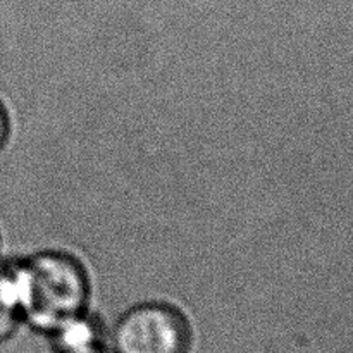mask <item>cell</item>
I'll list each match as a JSON object with an SVG mask.
<instances>
[{
	"mask_svg": "<svg viewBox=\"0 0 353 353\" xmlns=\"http://www.w3.org/2000/svg\"><path fill=\"white\" fill-rule=\"evenodd\" d=\"M14 264L21 317L31 330L48 334L86 310L88 276L72 255L48 250Z\"/></svg>",
	"mask_w": 353,
	"mask_h": 353,
	"instance_id": "6da1fadb",
	"label": "cell"
},
{
	"mask_svg": "<svg viewBox=\"0 0 353 353\" xmlns=\"http://www.w3.org/2000/svg\"><path fill=\"white\" fill-rule=\"evenodd\" d=\"M110 345L114 353H190L192 330L176 307L143 302L116 321Z\"/></svg>",
	"mask_w": 353,
	"mask_h": 353,
	"instance_id": "7a4b0ae2",
	"label": "cell"
},
{
	"mask_svg": "<svg viewBox=\"0 0 353 353\" xmlns=\"http://www.w3.org/2000/svg\"><path fill=\"white\" fill-rule=\"evenodd\" d=\"M47 336L54 353H97L109 345L102 321L86 310L59 324Z\"/></svg>",
	"mask_w": 353,
	"mask_h": 353,
	"instance_id": "3957f363",
	"label": "cell"
},
{
	"mask_svg": "<svg viewBox=\"0 0 353 353\" xmlns=\"http://www.w3.org/2000/svg\"><path fill=\"white\" fill-rule=\"evenodd\" d=\"M21 317L19 292H17L16 264L14 261L0 264V345L14 336Z\"/></svg>",
	"mask_w": 353,
	"mask_h": 353,
	"instance_id": "277c9868",
	"label": "cell"
},
{
	"mask_svg": "<svg viewBox=\"0 0 353 353\" xmlns=\"http://www.w3.org/2000/svg\"><path fill=\"white\" fill-rule=\"evenodd\" d=\"M9 116H7V110L6 107L2 105V102H0V148L6 145L7 138H9Z\"/></svg>",
	"mask_w": 353,
	"mask_h": 353,
	"instance_id": "5b68a950",
	"label": "cell"
},
{
	"mask_svg": "<svg viewBox=\"0 0 353 353\" xmlns=\"http://www.w3.org/2000/svg\"><path fill=\"white\" fill-rule=\"evenodd\" d=\"M97 353H114V352L109 350V348H105V350H100V352H97Z\"/></svg>",
	"mask_w": 353,
	"mask_h": 353,
	"instance_id": "8992f818",
	"label": "cell"
}]
</instances>
